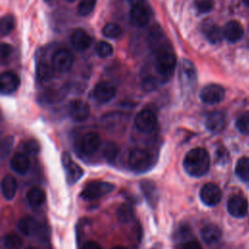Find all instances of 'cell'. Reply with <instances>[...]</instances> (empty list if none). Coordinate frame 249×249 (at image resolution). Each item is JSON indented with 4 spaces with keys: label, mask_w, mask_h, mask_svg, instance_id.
I'll list each match as a JSON object with an SVG mask.
<instances>
[{
    "label": "cell",
    "mask_w": 249,
    "mask_h": 249,
    "mask_svg": "<svg viewBox=\"0 0 249 249\" xmlns=\"http://www.w3.org/2000/svg\"><path fill=\"white\" fill-rule=\"evenodd\" d=\"M20 149L22 150V153L26 156H35L40 151V145L35 139H27L21 143Z\"/></svg>",
    "instance_id": "cell-32"
},
{
    "label": "cell",
    "mask_w": 249,
    "mask_h": 249,
    "mask_svg": "<svg viewBox=\"0 0 249 249\" xmlns=\"http://www.w3.org/2000/svg\"><path fill=\"white\" fill-rule=\"evenodd\" d=\"M36 75L38 80L41 82H49L53 78V69L52 67L46 62H40L37 64L36 67Z\"/></svg>",
    "instance_id": "cell-30"
},
{
    "label": "cell",
    "mask_w": 249,
    "mask_h": 249,
    "mask_svg": "<svg viewBox=\"0 0 249 249\" xmlns=\"http://www.w3.org/2000/svg\"><path fill=\"white\" fill-rule=\"evenodd\" d=\"M25 249H37L36 247H27V248H25Z\"/></svg>",
    "instance_id": "cell-49"
},
{
    "label": "cell",
    "mask_w": 249,
    "mask_h": 249,
    "mask_svg": "<svg viewBox=\"0 0 249 249\" xmlns=\"http://www.w3.org/2000/svg\"><path fill=\"white\" fill-rule=\"evenodd\" d=\"M150 9L143 3L133 6L129 13L130 23L135 27H144L150 20Z\"/></svg>",
    "instance_id": "cell-12"
},
{
    "label": "cell",
    "mask_w": 249,
    "mask_h": 249,
    "mask_svg": "<svg viewBox=\"0 0 249 249\" xmlns=\"http://www.w3.org/2000/svg\"><path fill=\"white\" fill-rule=\"evenodd\" d=\"M213 5L214 3L212 0H196L195 3V8L197 13L204 14L212 10Z\"/></svg>",
    "instance_id": "cell-41"
},
{
    "label": "cell",
    "mask_w": 249,
    "mask_h": 249,
    "mask_svg": "<svg viewBox=\"0 0 249 249\" xmlns=\"http://www.w3.org/2000/svg\"><path fill=\"white\" fill-rule=\"evenodd\" d=\"M64 95L62 94V91L61 90H51L49 92H46L44 94V99L47 101V102H56V101H59L61 99H63Z\"/></svg>",
    "instance_id": "cell-42"
},
{
    "label": "cell",
    "mask_w": 249,
    "mask_h": 249,
    "mask_svg": "<svg viewBox=\"0 0 249 249\" xmlns=\"http://www.w3.org/2000/svg\"><path fill=\"white\" fill-rule=\"evenodd\" d=\"M210 166V157L204 148L196 147L190 150L184 160L183 167L192 177H201L207 173Z\"/></svg>",
    "instance_id": "cell-1"
},
{
    "label": "cell",
    "mask_w": 249,
    "mask_h": 249,
    "mask_svg": "<svg viewBox=\"0 0 249 249\" xmlns=\"http://www.w3.org/2000/svg\"><path fill=\"white\" fill-rule=\"evenodd\" d=\"M90 113L89 105L81 99H75L71 101L69 105V116L75 122L86 121Z\"/></svg>",
    "instance_id": "cell-14"
},
{
    "label": "cell",
    "mask_w": 249,
    "mask_h": 249,
    "mask_svg": "<svg viewBox=\"0 0 249 249\" xmlns=\"http://www.w3.org/2000/svg\"><path fill=\"white\" fill-rule=\"evenodd\" d=\"M100 144V136L94 131H89L86 133L81 140V150L85 155L91 156L99 149Z\"/></svg>",
    "instance_id": "cell-18"
},
{
    "label": "cell",
    "mask_w": 249,
    "mask_h": 249,
    "mask_svg": "<svg viewBox=\"0 0 249 249\" xmlns=\"http://www.w3.org/2000/svg\"><path fill=\"white\" fill-rule=\"evenodd\" d=\"M227 209L232 217L242 218L248 211L247 199L240 195H233L228 199Z\"/></svg>",
    "instance_id": "cell-11"
},
{
    "label": "cell",
    "mask_w": 249,
    "mask_h": 249,
    "mask_svg": "<svg viewBox=\"0 0 249 249\" xmlns=\"http://www.w3.org/2000/svg\"><path fill=\"white\" fill-rule=\"evenodd\" d=\"M92 43V38L90 35L82 28L75 29L71 34V44L72 47L77 52L87 51Z\"/></svg>",
    "instance_id": "cell-15"
},
{
    "label": "cell",
    "mask_w": 249,
    "mask_h": 249,
    "mask_svg": "<svg viewBox=\"0 0 249 249\" xmlns=\"http://www.w3.org/2000/svg\"><path fill=\"white\" fill-rule=\"evenodd\" d=\"M48 1H51V0H48Z\"/></svg>",
    "instance_id": "cell-52"
},
{
    "label": "cell",
    "mask_w": 249,
    "mask_h": 249,
    "mask_svg": "<svg viewBox=\"0 0 249 249\" xmlns=\"http://www.w3.org/2000/svg\"><path fill=\"white\" fill-rule=\"evenodd\" d=\"M137 130L142 133H152L158 125V119L156 114L150 109L140 111L134 120Z\"/></svg>",
    "instance_id": "cell-5"
},
{
    "label": "cell",
    "mask_w": 249,
    "mask_h": 249,
    "mask_svg": "<svg viewBox=\"0 0 249 249\" xmlns=\"http://www.w3.org/2000/svg\"><path fill=\"white\" fill-rule=\"evenodd\" d=\"M112 249H126V248L124 247V246H115V247H113Z\"/></svg>",
    "instance_id": "cell-47"
},
{
    "label": "cell",
    "mask_w": 249,
    "mask_h": 249,
    "mask_svg": "<svg viewBox=\"0 0 249 249\" xmlns=\"http://www.w3.org/2000/svg\"><path fill=\"white\" fill-rule=\"evenodd\" d=\"M13 145H14V137L11 135L5 137L1 141L0 143V160H5L9 156V154L12 151Z\"/></svg>",
    "instance_id": "cell-36"
},
{
    "label": "cell",
    "mask_w": 249,
    "mask_h": 249,
    "mask_svg": "<svg viewBox=\"0 0 249 249\" xmlns=\"http://www.w3.org/2000/svg\"><path fill=\"white\" fill-rule=\"evenodd\" d=\"M155 54V68L157 73L164 80L169 79L173 75L176 66V56L172 49L168 48Z\"/></svg>",
    "instance_id": "cell-2"
},
{
    "label": "cell",
    "mask_w": 249,
    "mask_h": 249,
    "mask_svg": "<svg viewBox=\"0 0 249 249\" xmlns=\"http://www.w3.org/2000/svg\"><path fill=\"white\" fill-rule=\"evenodd\" d=\"M114 189L115 185L110 182L92 181L85 186L80 196L85 200H95L110 194Z\"/></svg>",
    "instance_id": "cell-3"
},
{
    "label": "cell",
    "mask_w": 249,
    "mask_h": 249,
    "mask_svg": "<svg viewBox=\"0 0 249 249\" xmlns=\"http://www.w3.org/2000/svg\"><path fill=\"white\" fill-rule=\"evenodd\" d=\"M176 249H202L200 244L196 240L186 241L176 247Z\"/></svg>",
    "instance_id": "cell-43"
},
{
    "label": "cell",
    "mask_w": 249,
    "mask_h": 249,
    "mask_svg": "<svg viewBox=\"0 0 249 249\" xmlns=\"http://www.w3.org/2000/svg\"><path fill=\"white\" fill-rule=\"evenodd\" d=\"M19 85L20 79L16 73L7 71L0 74V93L11 94L18 89Z\"/></svg>",
    "instance_id": "cell-13"
},
{
    "label": "cell",
    "mask_w": 249,
    "mask_h": 249,
    "mask_svg": "<svg viewBox=\"0 0 249 249\" xmlns=\"http://www.w3.org/2000/svg\"><path fill=\"white\" fill-rule=\"evenodd\" d=\"M201 31L204 34L205 38L211 44H218L221 42L223 37V31L221 28L212 22L211 20H205L201 25Z\"/></svg>",
    "instance_id": "cell-21"
},
{
    "label": "cell",
    "mask_w": 249,
    "mask_h": 249,
    "mask_svg": "<svg viewBox=\"0 0 249 249\" xmlns=\"http://www.w3.org/2000/svg\"><path fill=\"white\" fill-rule=\"evenodd\" d=\"M127 164L134 172H145L152 165V155L141 148L132 149L128 154Z\"/></svg>",
    "instance_id": "cell-4"
},
{
    "label": "cell",
    "mask_w": 249,
    "mask_h": 249,
    "mask_svg": "<svg viewBox=\"0 0 249 249\" xmlns=\"http://www.w3.org/2000/svg\"><path fill=\"white\" fill-rule=\"evenodd\" d=\"M216 159H217V161H218L219 163H222V164L226 163V162L228 161V159H229L228 152H227L224 148L219 149V150L217 151V157H216Z\"/></svg>",
    "instance_id": "cell-44"
},
{
    "label": "cell",
    "mask_w": 249,
    "mask_h": 249,
    "mask_svg": "<svg viewBox=\"0 0 249 249\" xmlns=\"http://www.w3.org/2000/svg\"><path fill=\"white\" fill-rule=\"evenodd\" d=\"M226 124V115L223 111L216 110L209 113L206 117L205 125L211 132H220L224 129Z\"/></svg>",
    "instance_id": "cell-19"
},
{
    "label": "cell",
    "mask_w": 249,
    "mask_h": 249,
    "mask_svg": "<svg viewBox=\"0 0 249 249\" xmlns=\"http://www.w3.org/2000/svg\"><path fill=\"white\" fill-rule=\"evenodd\" d=\"M95 52H96V53L99 57L105 58V57H108V56L112 55L113 47L108 42L100 41L95 46Z\"/></svg>",
    "instance_id": "cell-38"
},
{
    "label": "cell",
    "mask_w": 249,
    "mask_h": 249,
    "mask_svg": "<svg viewBox=\"0 0 249 249\" xmlns=\"http://www.w3.org/2000/svg\"><path fill=\"white\" fill-rule=\"evenodd\" d=\"M199 97L206 104H217L225 97V89L222 86L210 84L202 88L199 92Z\"/></svg>",
    "instance_id": "cell-7"
},
{
    "label": "cell",
    "mask_w": 249,
    "mask_h": 249,
    "mask_svg": "<svg viewBox=\"0 0 249 249\" xmlns=\"http://www.w3.org/2000/svg\"><path fill=\"white\" fill-rule=\"evenodd\" d=\"M96 4V0H81L78 6V13L79 15L86 17L88 15H89Z\"/></svg>",
    "instance_id": "cell-40"
},
{
    "label": "cell",
    "mask_w": 249,
    "mask_h": 249,
    "mask_svg": "<svg viewBox=\"0 0 249 249\" xmlns=\"http://www.w3.org/2000/svg\"><path fill=\"white\" fill-rule=\"evenodd\" d=\"M243 3L249 7V0H243Z\"/></svg>",
    "instance_id": "cell-48"
},
{
    "label": "cell",
    "mask_w": 249,
    "mask_h": 249,
    "mask_svg": "<svg viewBox=\"0 0 249 249\" xmlns=\"http://www.w3.org/2000/svg\"><path fill=\"white\" fill-rule=\"evenodd\" d=\"M116 95V88L110 82H99L93 89V96L99 102H108Z\"/></svg>",
    "instance_id": "cell-17"
},
{
    "label": "cell",
    "mask_w": 249,
    "mask_h": 249,
    "mask_svg": "<svg viewBox=\"0 0 249 249\" xmlns=\"http://www.w3.org/2000/svg\"><path fill=\"white\" fill-rule=\"evenodd\" d=\"M102 33L105 37L113 39V38L120 37L123 33V29L119 24L114 22H109L105 24L104 27L102 28Z\"/></svg>",
    "instance_id": "cell-33"
},
{
    "label": "cell",
    "mask_w": 249,
    "mask_h": 249,
    "mask_svg": "<svg viewBox=\"0 0 249 249\" xmlns=\"http://www.w3.org/2000/svg\"><path fill=\"white\" fill-rule=\"evenodd\" d=\"M140 186H141V190H142L147 201L149 202V204L151 206H155L158 201V198H159L158 190L156 188V185L151 181L145 180L140 183Z\"/></svg>",
    "instance_id": "cell-27"
},
{
    "label": "cell",
    "mask_w": 249,
    "mask_h": 249,
    "mask_svg": "<svg viewBox=\"0 0 249 249\" xmlns=\"http://www.w3.org/2000/svg\"><path fill=\"white\" fill-rule=\"evenodd\" d=\"M3 243L6 247L11 248V249H18L21 245H22V239L20 238V236H18V234L15 233H11V234H7L4 239H3Z\"/></svg>",
    "instance_id": "cell-39"
},
{
    "label": "cell",
    "mask_w": 249,
    "mask_h": 249,
    "mask_svg": "<svg viewBox=\"0 0 249 249\" xmlns=\"http://www.w3.org/2000/svg\"><path fill=\"white\" fill-rule=\"evenodd\" d=\"M74 62V55L73 53L67 49H60L57 50L52 58L53 68L59 72L64 73L71 69Z\"/></svg>",
    "instance_id": "cell-6"
},
{
    "label": "cell",
    "mask_w": 249,
    "mask_h": 249,
    "mask_svg": "<svg viewBox=\"0 0 249 249\" xmlns=\"http://www.w3.org/2000/svg\"><path fill=\"white\" fill-rule=\"evenodd\" d=\"M39 228L38 222L33 217H24L18 222V231L25 236L34 235Z\"/></svg>",
    "instance_id": "cell-25"
},
{
    "label": "cell",
    "mask_w": 249,
    "mask_h": 249,
    "mask_svg": "<svg viewBox=\"0 0 249 249\" xmlns=\"http://www.w3.org/2000/svg\"><path fill=\"white\" fill-rule=\"evenodd\" d=\"M127 1L132 5V7L136 6V5L143 4V2H144V0H127Z\"/></svg>",
    "instance_id": "cell-46"
},
{
    "label": "cell",
    "mask_w": 249,
    "mask_h": 249,
    "mask_svg": "<svg viewBox=\"0 0 249 249\" xmlns=\"http://www.w3.org/2000/svg\"><path fill=\"white\" fill-rule=\"evenodd\" d=\"M81 249H101V246L96 241H88L86 242Z\"/></svg>",
    "instance_id": "cell-45"
},
{
    "label": "cell",
    "mask_w": 249,
    "mask_h": 249,
    "mask_svg": "<svg viewBox=\"0 0 249 249\" xmlns=\"http://www.w3.org/2000/svg\"><path fill=\"white\" fill-rule=\"evenodd\" d=\"M15 53V49L12 45L7 43H0V63L7 64L10 62Z\"/></svg>",
    "instance_id": "cell-35"
},
{
    "label": "cell",
    "mask_w": 249,
    "mask_h": 249,
    "mask_svg": "<svg viewBox=\"0 0 249 249\" xmlns=\"http://www.w3.org/2000/svg\"><path fill=\"white\" fill-rule=\"evenodd\" d=\"M117 216L120 222L122 223H128L132 220L133 218V210L132 207L129 204H122L118 211H117Z\"/></svg>",
    "instance_id": "cell-34"
},
{
    "label": "cell",
    "mask_w": 249,
    "mask_h": 249,
    "mask_svg": "<svg viewBox=\"0 0 249 249\" xmlns=\"http://www.w3.org/2000/svg\"><path fill=\"white\" fill-rule=\"evenodd\" d=\"M15 28V18L13 15H6L0 18V35L10 34Z\"/></svg>",
    "instance_id": "cell-31"
},
{
    "label": "cell",
    "mask_w": 249,
    "mask_h": 249,
    "mask_svg": "<svg viewBox=\"0 0 249 249\" xmlns=\"http://www.w3.org/2000/svg\"><path fill=\"white\" fill-rule=\"evenodd\" d=\"M235 126L242 134L249 135V112H245L237 118Z\"/></svg>",
    "instance_id": "cell-37"
},
{
    "label": "cell",
    "mask_w": 249,
    "mask_h": 249,
    "mask_svg": "<svg viewBox=\"0 0 249 249\" xmlns=\"http://www.w3.org/2000/svg\"><path fill=\"white\" fill-rule=\"evenodd\" d=\"M62 165L65 170L66 179L69 184L76 183L84 174L83 169L76 162L72 161L70 155L67 152H64L61 157Z\"/></svg>",
    "instance_id": "cell-10"
},
{
    "label": "cell",
    "mask_w": 249,
    "mask_h": 249,
    "mask_svg": "<svg viewBox=\"0 0 249 249\" xmlns=\"http://www.w3.org/2000/svg\"><path fill=\"white\" fill-rule=\"evenodd\" d=\"M200 235L206 244H214L221 239L222 231L214 224H207L201 229Z\"/></svg>",
    "instance_id": "cell-23"
},
{
    "label": "cell",
    "mask_w": 249,
    "mask_h": 249,
    "mask_svg": "<svg viewBox=\"0 0 249 249\" xmlns=\"http://www.w3.org/2000/svg\"><path fill=\"white\" fill-rule=\"evenodd\" d=\"M248 47H249V39H248Z\"/></svg>",
    "instance_id": "cell-51"
},
{
    "label": "cell",
    "mask_w": 249,
    "mask_h": 249,
    "mask_svg": "<svg viewBox=\"0 0 249 249\" xmlns=\"http://www.w3.org/2000/svg\"><path fill=\"white\" fill-rule=\"evenodd\" d=\"M1 193L5 199L11 200L15 197L17 193V181L12 175H6L3 177L1 184Z\"/></svg>",
    "instance_id": "cell-24"
},
{
    "label": "cell",
    "mask_w": 249,
    "mask_h": 249,
    "mask_svg": "<svg viewBox=\"0 0 249 249\" xmlns=\"http://www.w3.org/2000/svg\"><path fill=\"white\" fill-rule=\"evenodd\" d=\"M26 199L33 207H39L46 201V193L39 187H33L26 193Z\"/></svg>",
    "instance_id": "cell-26"
},
{
    "label": "cell",
    "mask_w": 249,
    "mask_h": 249,
    "mask_svg": "<svg viewBox=\"0 0 249 249\" xmlns=\"http://www.w3.org/2000/svg\"><path fill=\"white\" fill-rule=\"evenodd\" d=\"M179 80L185 89H191L196 84V71L194 64L188 59H183L180 63Z\"/></svg>",
    "instance_id": "cell-9"
},
{
    "label": "cell",
    "mask_w": 249,
    "mask_h": 249,
    "mask_svg": "<svg viewBox=\"0 0 249 249\" xmlns=\"http://www.w3.org/2000/svg\"><path fill=\"white\" fill-rule=\"evenodd\" d=\"M236 176L243 182H249V158L242 157L240 158L234 168Z\"/></svg>",
    "instance_id": "cell-28"
},
{
    "label": "cell",
    "mask_w": 249,
    "mask_h": 249,
    "mask_svg": "<svg viewBox=\"0 0 249 249\" xmlns=\"http://www.w3.org/2000/svg\"><path fill=\"white\" fill-rule=\"evenodd\" d=\"M244 35L243 26L236 20L229 21L223 29V36L231 43L239 41Z\"/></svg>",
    "instance_id": "cell-20"
},
{
    "label": "cell",
    "mask_w": 249,
    "mask_h": 249,
    "mask_svg": "<svg viewBox=\"0 0 249 249\" xmlns=\"http://www.w3.org/2000/svg\"><path fill=\"white\" fill-rule=\"evenodd\" d=\"M10 166L12 170L19 175L27 173L30 168V160L28 157L23 153H17L11 160Z\"/></svg>",
    "instance_id": "cell-22"
},
{
    "label": "cell",
    "mask_w": 249,
    "mask_h": 249,
    "mask_svg": "<svg viewBox=\"0 0 249 249\" xmlns=\"http://www.w3.org/2000/svg\"><path fill=\"white\" fill-rule=\"evenodd\" d=\"M199 197L205 205L215 206L222 199V192L216 184L206 183L199 191Z\"/></svg>",
    "instance_id": "cell-8"
},
{
    "label": "cell",
    "mask_w": 249,
    "mask_h": 249,
    "mask_svg": "<svg viewBox=\"0 0 249 249\" xmlns=\"http://www.w3.org/2000/svg\"><path fill=\"white\" fill-rule=\"evenodd\" d=\"M66 1H68V2H74L75 0H66Z\"/></svg>",
    "instance_id": "cell-50"
},
{
    "label": "cell",
    "mask_w": 249,
    "mask_h": 249,
    "mask_svg": "<svg viewBox=\"0 0 249 249\" xmlns=\"http://www.w3.org/2000/svg\"><path fill=\"white\" fill-rule=\"evenodd\" d=\"M102 155L109 163H114L119 155V147L114 142H107L102 149Z\"/></svg>",
    "instance_id": "cell-29"
},
{
    "label": "cell",
    "mask_w": 249,
    "mask_h": 249,
    "mask_svg": "<svg viewBox=\"0 0 249 249\" xmlns=\"http://www.w3.org/2000/svg\"><path fill=\"white\" fill-rule=\"evenodd\" d=\"M149 45L155 53L160 51L171 48L163 32L159 26H156L151 29L149 34Z\"/></svg>",
    "instance_id": "cell-16"
}]
</instances>
